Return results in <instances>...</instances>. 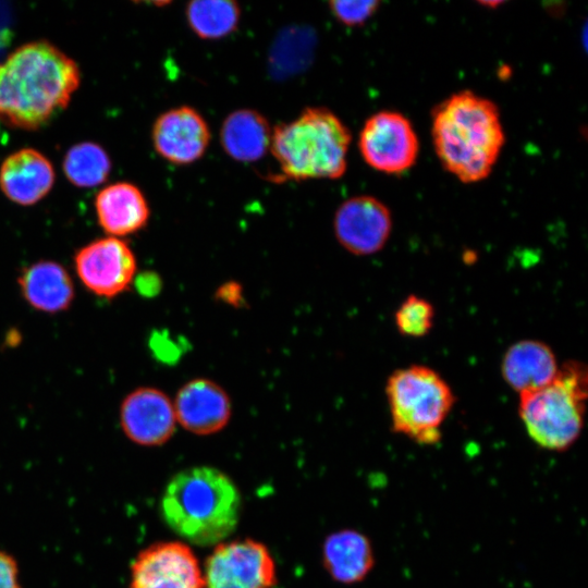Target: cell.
Returning a JSON list of instances; mask_svg holds the SVG:
<instances>
[{
	"label": "cell",
	"mask_w": 588,
	"mask_h": 588,
	"mask_svg": "<svg viewBox=\"0 0 588 588\" xmlns=\"http://www.w3.org/2000/svg\"><path fill=\"white\" fill-rule=\"evenodd\" d=\"M322 561L335 581L352 585L369 575L375 565V554L367 536L355 529H343L326 538Z\"/></svg>",
	"instance_id": "d6986e66"
},
{
	"label": "cell",
	"mask_w": 588,
	"mask_h": 588,
	"mask_svg": "<svg viewBox=\"0 0 588 588\" xmlns=\"http://www.w3.org/2000/svg\"><path fill=\"white\" fill-rule=\"evenodd\" d=\"M358 148L371 168L388 174H399L413 167L419 145L411 122L403 114L380 111L365 122Z\"/></svg>",
	"instance_id": "ba28073f"
},
{
	"label": "cell",
	"mask_w": 588,
	"mask_h": 588,
	"mask_svg": "<svg viewBox=\"0 0 588 588\" xmlns=\"http://www.w3.org/2000/svg\"><path fill=\"white\" fill-rule=\"evenodd\" d=\"M17 283L24 299L46 314L66 310L75 296L68 270L59 262L40 260L24 268Z\"/></svg>",
	"instance_id": "ac0fdd59"
},
{
	"label": "cell",
	"mask_w": 588,
	"mask_h": 588,
	"mask_svg": "<svg viewBox=\"0 0 588 588\" xmlns=\"http://www.w3.org/2000/svg\"><path fill=\"white\" fill-rule=\"evenodd\" d=\"M119 415L124 434L143 446L166 443L177 424L173 401L154 387H140L130 392L121 403Z\"/></svg>",
	"instance_id": "7c38bea8"
},
{
	"label": "cell",
	"mask_w": 588,
	"mask_h": 588,
	"mask_svg": "<svg viewBox=\"0 0 588 588\" xmlns=\"http://www.w3.org/2000/svg\"><path fill=\"white\" fill-rule=\"evenodd\" d=\"M54 170L50 160L34 148L9 155L0 167V188L11 201L30 206L52 188Z\"/></svg>",
	"instance_id": "9a60e30c"
},
{
	"label": "cell",
	"mask_w": 588,
	"mask_h": 588,
	"mask_svg": "<svg viewBox=\"0 0 588 588\" xmlns=\"http://www.w3.org/2000/svg\"><path fill=\"white\" fill-rule=\"evenodd\" d=\"M128 588H204V576L187 544L157 542L134 559Z\"/></svg>",
	"instance_id": "30bf717a"
},
{
	"label": "cell",
	"mask_w": 588,
	"mask_h": 588,
	"mask_svg": "<svg viewBox=\"0 0 588 588\" xmlns=\"http://www.w3.org/2000/svg\"><path fill=\"white\" fill-rule=\"evenodd\" d=\"M313 35L302 28L290 29L275 41L271 53V69L275 74L289 75L308 64L313 51Z\"/></svg>",
	"instance_id": "603a6c76"
},
{
	"label": "cell",
	"mask_w": 588,
	"mask_h": 588,
	"mask_svg": "<svg viewBox=\"0 0 588 588\" xmlns=\"http://www.w3.org/2000/svg\"><path fill=\"white\" fill-rule=\"evenodd\" d=\"M385 394L394 432L425 445L440 441L455 397L436 370L424 365L397 369L387 381Z\"/></svg>",
	"instance_id": "8992f818"
},
{
	"label": "cell",
	"mask_w": 588,
	"mask_h": 588,
	"mask_svg": "<svg viewBox=\"0 0 588 588\" xmlns=\"http://www.w3.org/2000/svg\"><path fill=\"white\" fill-rule=\"evenodd\" d=\"M431 133L442 166L464 183L491 173L505 140L497 106L469 90L434 108Z\"/></svg>",
	"instance_id": "7a4b0ae2"
},
{
	"label": "cell",
	"mask_w": 588,
	"mask_h": 588,
	"mask_svg": "<svg viewBox=\"0 0 588 588\" xmlns=\"http://www.w3.org/2000/svg\"><path fill=\"white\" fill-rule=\"evenodd\" d=\"M552 348L538 340H522L503 355L501 373L509 387L519 395L550 383L559 371Z\"/></svg>",
	"instance_id": "2e32d148"
},
{
	"label": "cell",
	"mask_w": 588,
	"mask_h": 588,
	"mask_svg": "<svg viewBox=\"0 0 588 588\" xmlns=\"http://www.w3.org/2000/svg\"><path fill=\"white\" fill-rule=\"evenodd\" d=\"M62 167L65 176L75 186L94 187L107 180L111 161L101 146L83 142L66 151Z\"/></svg>",
	"instance_id": "7402d4cb"
},
{
	"label": "cell",
	"mask_w": 588,
	"mask_h": 588,
	"mask_svg": "<svg viewBox=\"0 0 588 588\" xmlns=\"http://www.w3.org/2000/svg\"><path fill=\"white\" fill-rule=\"evenodd\" d=\"M272 131L268 120L253 109L231 112L220 130V143L225 154L240 162L261 159L270 149Z\"/></svg>",
	"instance_id": "ffe728a7"
},
{
	"label": "cell",
	"mask_w": 588,
	"mask_h": 588,
	"mask_svg": "<svg viewBox=\"0 0 588 588\" xmlns=\"http://www.w3.org/2000/svg\"><path fill=\"white\" fill-rule=\"evenodd\" d=\"M137 291L144 296H152L160 289V280L152 272H144L135 275L133 281Z\"/></svg>",
	"instance_id": "4316f807"
},
{
	"label": "cell",
	"mask_w": 588,
	"mask_h": 588,
	"mask_svg": "<svg viewBox=\"0 0 588 588\" xmlns=\"http://www.w3.org/2000/svg\"><path fill=\"white\" fill-rule=\"evenodd\" d=\"M378 1H330L333 16L348 27L362 26L378 10Z\"/></svg>",
	"instance_id": "d4e9b609"
},
{
	"label": "cell",
	"mask_w": 588,
	"mask_h": 588,
	"mask_svg": "<svg viewBox=\"0 0 588 588\" xmlns=\"http://www.w3.org/2000/svg\"><path fill=\"white\" fill-rule=\"evenodd\" d=\"M172 401L176 422L194 434L217 433L229 424L232 416V402L228 392L208 378H195L185 382Z\"/></svg>",
	"instance_id": "5bb4252c"
},
{
	"label": "cell",
	"mask_w": 588,
	"mask_h": 588,
	"mask_svg": "<svg viewBox=\"0 0 588 588\" xmlns=\"http://www.w3.org/2000/svg\"><path fill=\"white\" fill-rule=\"evenodd\" d=\"M397 331L409 338H421L433 326L434 309L431 303L417 295L407 296L394 315Z\"/></svg>",
	"instance_id": "cb8c5ba5"
},
{
	"label": "cell",
	"mask_w": 588,
	"mask_h": 588,
	"mask_svg": "<svg viewBox=\"0 0 588 588\" xmlns=\"http://www.w3.org/2000/svg\"><path fill=\"white\" fill-rule=\"evenodd\" d=\"M350 143V130L336 114L310 107L274 127L270 150L283 179L334 180L346 171Z\"/></svg>",
	"instance_id": "277c9868"
},
{
	"label": "cell",
	"mask_w": 588,
	"mask_h": 588,
	"mask_svg": "<svg viewBox=\"0 0 588 588\" xmlns=\"http://www.w3.org/2000/svg\"><path fill=\"white\" fill-rule=\"evenodd\" d=\"M333 228L336 241L348 253L368 256L380 252L392 231L389 208L368 195L343 201L335 211Z\"/></svg>",
	"instance_id": "8fae6325"
},
{
	"label": "cell",
	"mask_w": 588,
	"mask_h": 588,
	"mask_svg": "<svg viewBox=\"0 0 588 588\" xmlns=\"http://www.w3.org/2000/svg\"><path fill=\"white\" fill-rule=\"evenodd\" d=\"M151 135L159 156L176 166L191 164L200 159L210 142L206 120L188 106L161 113L154 123Z\"/></svg>",
	"instance_id": "4fadbf2b"
},
{
	"label": "cell",
	"mask_w": 588,
	"mask_h": 588,
	"mask_svg": "<svg viewBox=\"0 0 588 588\" xmlns=\"http://www.w3.org/2000/svg\"><path fill=\"white\" fill-rule=\"evenodd\" d=\"M587 383L586 365L567 360L550 383L519 395L520 420L537 445L562 452L577 441L584 428Z\"/></svg>",
	"instance_id": "5b68a950"
},
{
	"label": "cell",
	"mask_w": 588,
	"mask_h": 588,
	"mask_svg": "<svg viewBox=\"0 0 588 588\" xmlns=\"http://www.w3.org/2000/svg\"><path fill=\"white\" fill-rule=\"evenodd\" d=\"M186 20L191 29L203 39H220L238 26L241 9L232 0H196L187 3Z\"/></svg>",
	"instance_id": "44dd1931"
},
{
	"label": "cell",
	"mask_w": 588,
	"mask_h": 588,
	"mask_svg": "<svg viewBox=\"0 0 588 588\" xmlns=\"http://www.w3.org/2000/svg\"><path fill=\"white\" fill-rule=\"evenodd\" d=\"M79 82L77 63L49 41L19 46L0 61V122L41 127L65 109Z\"/></svg>",
	"instance_id": "6da1fadb"
},
{
	"label": "cell",
	"mask_w": 588,
	"mask_h": 588,
	"mask_svg": "<svg viewBox=\"0 0 588 588\" xmlns=\"http://www.w3.org/2000/svg\"><path fill=\"white\" fill-rule=\"evenodd\" d=\"M77 277L99 297L112 298L133 283L137 264L130 245L120 237L107 236L79 248L74 256Z\"/></svg>",
	"instance_id": "9c48e42d"
},
{
	"label": "cell",
	"mask_w": 588,
	"mask_h": 588,
	"mask_svg": "<svg viewBox=\"0 0 588 588\" xmlns=\"http://www.w3.org/2000/svg\"><path fill=\"white\" fill-rule=\"evenodd\" d=\"M0 588H22L15 559L0 550Z\"/></svg>",
	"instance_id": "484cf974"
},
{
	"label": "cell",
	"mask_w": 588,
	"mask_h": 588,
	"mask_svg": "<svg viewBox=\"0 0 588 588\" xmlns=\"http://www.w3.org/2000/svg\"><path fill=\"white\" fill-rule=\"evenodd\" d=\"M241 495L232 479L220 469L195 466L175 474L161 498L166 524L189 543H220L236 527Z\"/></svg>",
	"instance_id": "3957f363"
},
{
	"label": "cell",
	"mask_w": 588,
	"mask_h": 588,
	"mask_svg": "<svg viewBox=\"0 0 588 588\" xmlns=\"http://www.w3.org/2000/svg\"><path fill=\"white\" fill-rule=\"evenodd\" d=\"M204 588H272L274 560L267 547L253 539L220 542L205 564Z\"/></svg>",
	"instance_id": "52a82bcc"
},
{
	"label": "cell",
	"mask_w": 588,
	"mask_h": 588,
	"mask_svg": "<svg viewBox=\"0 0 588 588\" xmlns=\"http://www.w3.org/2000/svg\"><path fill=\"white\" fill-rule=\"evenodd\" d=\"M95 210L99 225L114 237L142 230L150 216L144 194L128 182H117L100 189L95 198Z\"/></svg>",
	"instance_id": "e0dca14e"
}]
</instances>
